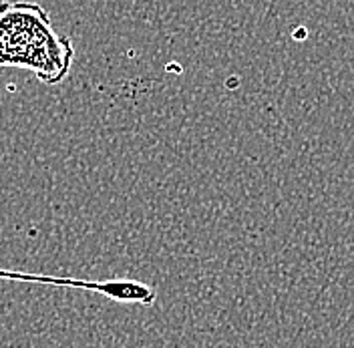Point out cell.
I'll return each mask as SVG.
<instances>
[{
	"label": "cell",
	"mask_w": 354,
	"mask_h": 348,
	"mask_svg": "<svg viewBox=\"0 0 354 348\" xmlns=\"http://www.w3.org/2000/svg\"><path fill=\"white\" fill-rule=\"evenodd\" d=\"M71 63V41L53 28L43 6L0 2V66H22L44 83H59Z\"/></svg>",
	"instance_id": "6da1fadb"
},
{
	"label": "cell",
	"mask_w": 354,
	"mask_h": 348,
	"mask_svg": "<svg viewBox=\"0 0 354 348\" xmlns=\"http://www.w3.org/2000/svg\"><path fill=\"white\" fill-rule=\"evenodd\" d=\"M0 280H12V282L48 284V286H61V288H77L103 294L105 298L123 302V304H143L153 306L157 292L153 286L137 280H81L71 276H46V274H26L0 268Z\"/></svg>",
	"instance_id": "7a4b0ae2"
}]
</instances>
